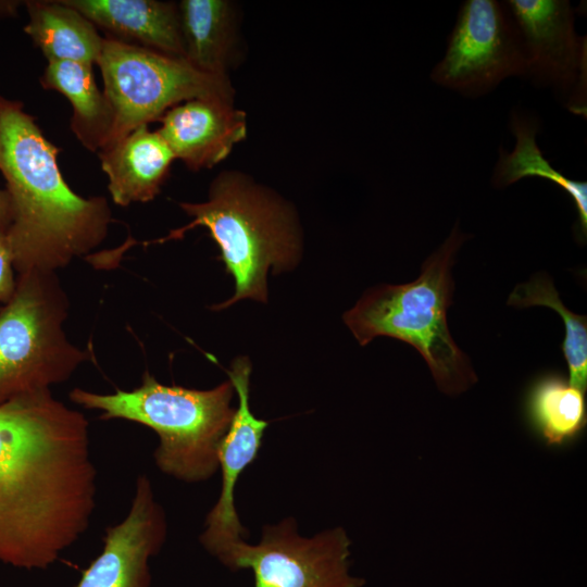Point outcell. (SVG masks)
Listing matches in <instances>:
<instances>
[{
    "mask_svg": "<svg viewBox=\"0 0 587 587\" xmlns=\"http://www.w3.org/2000/svg\"><path fill=\"white\" fill-rule=\"evenodd\" d=\"M507 303L517 308L544 305L554 310L565 325L562 342L569 365V383L583 391L587 388V320L570 311L559 297L552 280L547 275H535L519 284L510 294Z\"/></svg>",
    "mask_w": 587,
    "mask_h": 587,
    "instance_id": "obj_21",
    "label": "cell"
},
{
    "mask_svg": "<svg viewBox=\"0 0 587 587\" xmlns=\"http://www.w3.org/2000/svg\"><path fill=\"white\" fill-rule=\"evenodd\" d=\"M109 38L185 59L178 3L160 0H64Z\"/></svg>",
    "mask_w": 587,
    "mask_h": 587,
    "instance_id": "obj_14",
    "label": "cell"
},
{
    "mask_svg": "<svg viewBox=\"0 0 587 587\" xmlns=\"http://www.w3.org/2000/svg\"><path fill=\"white\" fill-rule=\"evenodd\" d=\"M227 374L238 397V405L218 450L220 496L208 513L199 537L202 547L226 567L248 534L237 514L235 488L240 475L257 459L268 426V422L258 419L249 405V359L236 358Z\"/></svg>",
    "mask_w": 587,
    "mask_h": 587,
    "instance_id": "obj_10",
    "label": "cell"
},
{
    "mask_svg": "<svg viewBox=\"0 0 587 587\" xmlns=\"http://www.w3.org/2000/svg\"><path fill=\"white\" fill-rule=\"evenodd\" d=\"M98 158L108 177L111 198L121 207L153 200L176 160L158 130H151L148 125L138 126L101 149Z\"/></svg>",
    "mask_w": 587,
    "mask_h": 587,
    "instance_id": "obj_15",
    "label": "cell"
},
{
    "mask_svg": "<svg viewBox=\"0 0 587 587\" xmlns=\"http://www.w3.org/2000/svg\"><path fill=\"white\" fill-rule=\"evenodd\" d=\"M527 61L516 24L505 4L469 0L459 13L435 83L467 95H479L510 76L526 75Z\"/></svg>",
    "mask_w": 587,
    "mask_h": 587,
    "instance_id": "obj_8",
    "label": "cell"
},
{
    "mask_svg": "<svg viewBox=\"0 0 587 587\" xmlns=\"http://www.w3.org/2000/svg\"><path fill=\"white\" fill-rule=\"evenodd\" d=\"M511 129L516 143L511 152H500L495 170V183L507 187L525 177H541L560 186L573 199L578 213L580 232L587 233V184L565 177L544 158L536 143L537 126L530 120L513 115Z\"/></svg>",
    "mask_w": 587,
    "mask_h": 587,
    "instance_id": "obj_20",
    "label": "cell"
},
{
    "mask_svg": "<svg viewBox=\"0 0 587 587\" xmlns=\"http://www.w3.org/2000/svg\"><path fill=\"white\" fill-rule=\"evenodd\" d=\"M92 64L48 62L39 77L41 87L63 95L72 105L70 127L79 143L98 153L111 136L113 108L96 83Z\"/></svg>",
    "mask_w": 587,
    "mask_h": 587,
    "instance_id": "obj_18",
    "label": "cell"
},
{
    "mask_svg": "<svg viewBox=\"0 0 587 587\" xmlns=\"http://www.w3.org/2000/svg\"><path fill=\"white\" fill-rule=\"evenodd\" d=\"M97 497L89 424L50 389L0 404V562L46 570L88 529Z\"/></svg>",
    "mask_w": 587,
    "mask_h": 587,
    "instance_id": "obj_1",
    "label": "cell"
},
{
    "mask_svg": "<svg viewBox=\"0 0 587 587\" xmlns=\"http://www.w3.org/2000/svg\"><path fill=\"white\" fill-rule=\"evenodd\" d=\"M179 207L192 221L145 245L182 239L195 227H207L220 248L218 259L235 280L234 296L215 310L245 298L266 302L270 267L279 273L298 261L301 241L291 207L245 173L221 172L210 185L207 201L180 202Z\"/></svg>",
    "mask_w": 587,
    "mask_h": 587,
    "instance_id": "obj_3",
    "label": "cell"
},
{
    "mask_svg": "<svg viewBox=\"0 0 587 587\" xmlns=\"http://www.w3.org/2000/svg\"><path fill=\"white\" fill-rule=\"evenodd\" d=\"M466 238L455 224L445 242L425 260L415 280L375 287L344 315L361 346L378 336L413 346L427 363L438 388L447 395L461 394L477 382L447 322L454 289L452 265Z\"/></svg>",
    "mask_w": 587,
    "mask_h": 587,
    "instance_id": "obj_5",
    "label": "cell"
},
{
    "mask_svg": "<svg viewBox=\"0 0 587 587\" xmlns=\"http://www.w3.org/2000/svg\"><path fill=\"white\" fill-rule=\"evenodd\" d=\"M350 545L341 527L302 537L295 519H285L264 526L259 544L245 541L227 567L251 570L254 587H359L348 573Z\"/></svg>",
    "mask_w": 587,
    "mask_h": 587,
    "instance_id": "obj_9",
    "label": "cell"
},
{
    "mask_svg": "<svg viewBox=\"0 0 587 587\" xmlns=\"http://www.w3.org/2000/svg\"><path fill=\"white\" fill-rule=\"evenodd\" d=\"M11 202L5 188L0 187V229H7L11 223Z\"/></svg>",
    "mask_w": 587,
    "mask_h": 587,
    "instance_id": "obj_23",
    "label": "cell"
},
{
    "mask_svg": "<svg viewBox=\"0 0 587 587\" xmlns=\"http://www.w3.org/2000/svg\"><path fill=\"white\" fill-rule=\"evenodd\" d=\"M167 522L146 474L136 478L127 515L105 528L103 548L75 587H150L149 562L162 549Z\"/></svg>",
    "mask_w": 587,
    "mask_h": 587,
    "instance_id": "obj_12",
    "label": "cell"
},
{
    "mask_svg": "<svg viewBox=\"0 0 587 587\" xmlns=\"http://www.w3.org/2000/svg\"><path fill=\"white\" fill-rule=\"evenodd\" d=\"M23 7L27 13L23 30L47 62L97 64L104 37L78 10L64 0H27Z\"/></svg>",
    "mask_w": 587,
    "mask_h": 587,
    "instance_id": "obj_16",
    "label": "cell"
},
{
    "mask_svg": "<svg viewBox=\"0 0 587 587\" xmlns=\"http://www.w3.org/2000/svg\"><path fill=\"white\" fill-rule=\"evenodd\" d=\"M97 65L103 92L114 112V125L105 147L138 126L158 121L167 110L187 100L234 101L235 91L228 77L202 73L184 58L109 37H104Z\"/></svg>",
    "mask_w": 587,
    "mask_h": 587,
    "instance_id": "obj_7",
    "label": "cell"
},
{
    "mask_svg": "<svg viewBox=\"0 0 587 587\" xmlns=\"http://www.w3.org/2000/svg\"><path fill=\"white\" fill-rule=\"evenodd\" d=\"M14 7L10 0H0V18L11 17L13 15Z\"/></svg>",
    "mask_w": 587,
    "mask_h": 587,
    "instance_id": "obj_24",
    "label": "cell"
},
{
    "mask_svg": "<svg viewBox=\"0 0 587 587\" xmlns=\"http://www.w3.org/2000/svg\"><path fill=\"white\" fill-rule=\"evenodd\" d=\"M157 129L175 158L190 171L224 161L247 136V116L234 101L196 98L167 110Z\"/></svg>",
    "mask_w": 587,
    "mask_h": 587,
    "instance_id": "obj_13",
    "label": "cell"
},
{
    "mask_svg": "<svg viewBox=\"0 0 587 587\" xmlns=\"http://www.w3.org/2000/svg\"><path fill=\"white\" fill-rule=\"evenodd\" d=\"M53 145L20 100L0 95V173L11 202L5 229L17 275L55 272L107 237L111 209L64 179Z\"/></svg>",
    "mask_w": 587,
    "mask_h": 587,
    "instance_id": "obj_2",
    "label": "cell"
},
{
    "mask_svg": "<svg viewBox=\"0 0 587 587\" xmlns=\"http://www.w3.org/2000/svg\"><path fill=\"white\" fill-rule=\"evenodd\" d=\"M14 261L5 229H0V303H8L15 294Z\"/></svg>",
    "mask_w": 587,
    "mask_h": 587,
    "instance_id": "obj_22",
    "label": "cell"
},
{
    "mask_svg": "<svg viewBox=\"0 0 587 587\" xmlns=\"http://www.w3.org/2000/svg\"><path fill=\"white\" fill-rule=\"evenodd\" d=\"M67 311L55 272L17 275L14 296L0 309V404L67 380L91 358L67 339Z\"/></svg>",
    "mask_w": 587,
    "mask_h": 587,
    "instance_id": "obj_6",
    "label": "cell"
},
{
    "mask_svg": "<svg viewBox=\"0 0 587 587\" xmlns=\"http://www.w3.org/2000/svg\"><path fill=\"white\" fill-rule=\"evenodd\" d=\"M185 59L198 71L228 77L237 45V11L228 0L178 2Z\"/></svg>",
    "mask_w": 587,
    "mask_h": 587,
    "instance_id": "obj_17",
    "label": "cell"
},
{
    "mask_svg": "<svg viewBox=\"0 0 587 587\" xmlns=\"http://www.w3.org/2000/svg\"><path fill=\"white\" fill-rule=\"evenodd\" d=\"M525 415L533 433L549 447L574 442L587 423L585 391L557 374H546L529 387Z\"/></svg>",
    "mask_w": 587,
    "mask_h": 587,
    "instance_id": "obj_19",
    "label": "cell"
},
{
    "mask_svg": "<svg viewBox=\"0 0 587 587\" xmlns=\"http://www.w3.org/2000/svg\"><path fill=\"white\" fill-rule=\"evenodd\" d=\"M234 387L225 380L200 390L161 384L149 372L133 390L98 394L82 388L70 400L101 411L102 420H126L151 428L159 437L153 452L158 469L186 483L211 478L218 470V450L230 425Z\"/></svg>",
    "mask_w": 587,
    "mask_h": 587,
    "instance_id": "obj_4",
    "label": "cell"
},
{
    "mask_svg": "<svg viewBox=\"0 0 587 587\" xmlns=\"http://www.w3.org/2000/svg\"><path fill=\"white\" fill-rule=\"evenodd\" d=\"M505 7L520 32L527 74L570 96V108L585 112L586 40L574 27L564 0H509Z\"/></svg>",
    "mask_w": 587,
    "mask_h": 587,
    "instance_id": "obj_11",
    "label": "cell"
}]
</instances>
